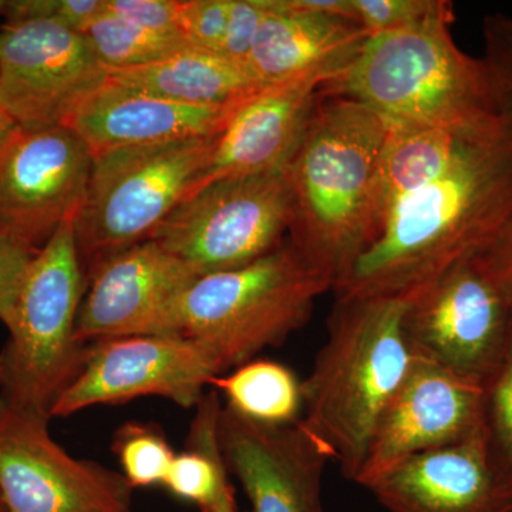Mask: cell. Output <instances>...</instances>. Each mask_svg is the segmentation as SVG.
Masks as SVG:
<instances>
[{
  "mask_svg": "<svg viewBox=\"0 0 512 512\" xmlns=\"http://www.w3.org/2000/svg\"><path fill=\"white\" fill-rule=\"evenodd\" d=\"M106 74L161 99L212 109L234 107L262 89L244 67L195 47L147 66L106 69Z\"/></svg>",
  "mask_w": 512,
  "mask_h": 512,
  "instance_id": "obj_21",
  "label": "cell"
},
{
  "mask_svg": "<svg viewBox=\"0 0 512 512\" xmlns=\"http://www.w3.org/2000/svg\"><path fill=\"white\" fill-rule=\"evenodd\" d=\"M0 512H8V510L5 508V505H0Z\"/></svg>",
  "mask_w": 512,
  "mask_h": 512,
  "instance_id": "obj_38",
  "label": "cell"
},
{
  "mask_svg": "<svg viewBox=\"0 0 512 512\" xmlns=\"http://www.w3.org/2000/svg\"><path fill=\"white\" fill-rule=\"evenodd\" d=\"M198 276L154 241L110 256L87 279L77 339L177 335L178 303Z\"/></svg>",
  "mask_w": 512,
  "mask_h": 512,
  "instance_id": "obj_15",
  "label": "cell"
},
{
  "mask_svg": "<svg viewBox=\"0 0 512 512\" xmlns=\"http://www.w3.org/2000/svg\"><path fill=\"white\" fill-rule=\"evenodd\" d=\"M215 137V136H214ZM214 137L119 148L93 157L82 210L74 220L84 276L151 235L197 188Z\"/></svg>",
  "mask_w": 512,
  "mask_h": 512,
  "instance_id": "obj_7",
  "label": "cell"
},
{
  "mask_svg": "<svg viewBox=\"0 0 512 512\" xmlns=\"http://www.w3.org/2000/svg\"><path fill=\"white\" fill-rule=\"evenodd\" d=\"M332 80L335 77L316 74L271 84L238 103L214 137L210 158L192 194L225 178L285 168L316 101Z\"/></svg>",
  "mask_w": 512,
  "mask_h": 512,
  "instance_id": "obj_17",
  "label": "cell"
},
{
  "mask_svg": "<svg viewBox=\"0 0 512 512\" xmlns=\"http://www.w3.org/2000/svg\"><path fill=\"white\" fill-rule=\"evenodd\" d=\"M106 12L107 0H8L5 18L8 23L53 19L83 33Z\"/></svg>",
  "mask_w": 512,
  "mask_h": 512,
  "instance_id": "obj_29",
  "label": "cell"
},
{
  "mask_svg": "<svg viewBox=\"0 0 512 512\" xmlns=\"http://www.w3.org/2000/svg\"><path fill=\"white\" fill-rule=\"evenodd\" d=\"M49 417L0 394V497L8 512H131L123 474L80 460L49 433Z\"/></svg>",
  "mask_w": 512,
  "mask_h": 512,
  "instance_id": "obj_10",
  "label": "cell"
},
{
  "mask_svg": "<svg viewBox=\"0 0 512 512\" xmlns=\"http://www.w3.org/2000/svg\"><path fill=\"white\" fill-rule=\"evenodd\" d=\"M512 238V123L474 130L436 180L399 198L336 299L412 301L451 268Z\"/></svg>",
  "mask_w": 512,
  "mask_h": 512,
  "instance_id": "obj_1",
  "label": "cell"
},
{
  "mask_svg": "<svg viewBox=\"0 0 512 512\" xmlns=\"http://www.w3.org/2000/svg\"><path fill=\"white\" fill-rule=\"evenodd\" d=\"M36 249L0 232V320L8 328L23 278L37 254Z\"/></svg>",
  "mask_w": 512,
  "mask_h": 512,
  "instance_id": "obj_31",
  "label": "cell"
},
{
  "mask_svg": "<svg viewBox=\"0 0 512 512\" xmlns=\"http://www.w3.org/2000/svg\"><path fill=\"white\" fill-rule=\"evenodd\" d=\"M111 450L131 488L163 485L175 453L163 430L153 423L128 421L116 431Z\"/></svg>",
  "mask_w": 512,
  "mask_h": 512,
  "instance_id": "obj_25",
  "label": "cell"
},
{
  "mask_svg": "<svg viewBox=\"0 0 512 512\" xmlns=\"http://www.w3.org/2000/svg\"><path fill=\"white\" fill-rule=\"evenodd\" d=\"M229 13L231 0H180L178 30L195 49L221 56Z\"/></svg>",
  "mask_w": 512,
  "mask_h": 512,
  "instance_id": "obj_28",
  "label": "cell"
},
{
  "mask_svg": "<svg viewBox=\"0 0 512 512\" xmlns=\"http://www.w3.org/2000/svg\"><path fill=\"white\" fill-rule=\"evenodd\" d=\"M234 107L174 103L107 77L70 110L62 124L96 156L119 148L217 136Z\"/></svg>",
  "mask_w": 512,
  "mask_h": 512,
  "instance_id": "obj_20",
  "label": "cell"
},
{
  "mask_svg": "<svg viewBox=\"0 0 512 512\" xmlns=\"http://www.w3.org/2000/svg\"><path fill=\"white\" fill-rule=\"evenodd\" d=\"M83 35L104 69H130L160 62L192 47L184 37L158 35L104 13Z\"/></svg>",
  "mask_w": 512,
  "mask_h": 512,
  "instance_id": "obj_24",
  "label": "cell"
},
{
  "mask_svg": "<svg viewBox=\"0 0 512 512\" xmlns=\"http://www.w3.org/2000/svg\"><path fill=\"white\" fill-rule=\"evenodd\" d=\"M0 505H3L2 497H0Z\"/></svg>",
  "mask_w": 512,
  "mask_h": 512,
  "instance_id": "obj_39",
  "label": "cell"
},
{
  "mask_svg": "<svg viewBox=\"0 0 512 512\" xmlns=\"http://www.w3.org/2000/svg\"><path fill=\"white\" fill-rule=\"evenodd\" d=\"M367 490L387 512H512V490L495 470L485 426L407 458Z\"/></svg>",
  "mask_w": 512,
  "mask_h": 512,
  "instance_id": "obj_18",
  "label": "cell"
},
{
  "mask_svg": "<svg viewBox=\"0 0 512 512\" xmlns=\"http://www.w3.org/2000/svg\"><path fill=\"white\" fill-rule=\"evenodd\" d=\"M6 6H8V0H0V15H5Z\"/></svg>",
  "mask_w": 512,
  "mask_h": 512,
  "instance_id": "obj_36",
  "label": "cell"
},
{
  "mask_svg": "<svg viewBox=\"0 0 512 512\" xmlns=\"http://www.w3.org/2000/svg\"><path fill=\"white\" fill-rule=\"evenodd\" d=\"M0 106L5 109V104H3V96H2V86H0Z\"/></svg>",
  "mask_w": 512,
  "mask_h": 512,
  "instance_id": "obj_37",
  "label": "cell"
},
{
  "mask_svg": "<svg viewBox=\"0 0 512 512\" xmlns=\"http://www.w3.org/2000/svg\"><path fill=\"white\" fill-rule=\"evenodd\" d=\"M210 512H239L237 500H235V490L231 483H228L227 487L222 490L217 504Z\"/></svg>",
  "mask_w": 512,
  "mask_h": 512,
  "instance_id": "obj_35",
  "label": "cell"
},
{
  "mask_svg": "<svg viewBox=\"0 0 512 512\" xmlns=\"http://www.w3.org/2000/svg\"><path fill=\"white\" fill-rule=\"evenodd\" d=\"M222 373L217 357L185 336L101 340L89 346L82 373L57 400L50 417L64 419L99 404L117 406L150 396L191 409Z\"/></svg>",
  "mask_w": 512,
  "mask_h": 512,
  "instance_id": "obj_11",
  "label": "cell"
},
{
  "mask_svg": "<svg viewBox=\"0 0 512 512\" xmlns=\"http://www.w3.org/2000/svg\"><path fill=\"white\" fill-rule=\"evenodd\" d=\"M218 441L251 512H323V473L330 457L299 421L259 423L222 406Z\"/></svg>",
  "mask_w": 512,
  "mask_h": 512,
  "instance_id": "obj_16",
  "label": "cell"
},
{
  "mask_svg": "<svg viewBox=\"0 0 512 512\" xmlns=\"http://www.w3.org/2000/svg\"><path fill=\"white\" fill-rule=\"evenodd\" d=\"M484 32V63L493 82L498 113L512 123V20L488 18Z\"/></svg>",
  "mask_w": 512,
  "mask_h": 512,
  "instance_id": "obj_30",
  "label": "cell"
},
{
  "mask_svg": "<svg viewBox=\"0 0 512 512\" xmlns=\"http://www.w3.org/2000/svg\"><path fill=\"white\" fill-rule=\"evenodd\" d=\"M178 10L180 0H107V13L158 35L181 36Z\"/></svg>",
  "mask_w": 512,
  "mask_h": 512,
  "instance_id": "obj_33",
  "label": "cell"
},
{
  "mask_svg": "<svg viewBox=\"0 0 512 512\" xmlns=\"http://www.w3.org/2000/svg\"><path fill=\"white\" fill-rule=\"evenodd\" d=\"M265 13V0H231L227 36L221 56L244 67L247 72L249 53Z\"/></svg>",
  "mask_w": 512,
  "mask_h": 512,
  "instance_id": "obj_32",
  "label": "cell"
},
{
  "mask_svg": "<svg viewBox=\"0 0 512 512\" xmlns=\"http://www.w3.org/2000/svg\"><path fill=\"white\" fill-rule=\"evenodd\" d=\"M247 69L262 87L302 77H339L370 33L356 20L306 8L301 0H265Z\"/></svg>",
  "mask_w": 512,
  "mask_h": 512,
  "instance_id": "obj_19",
  "label": "cell"
},
{
  "mask_svg": "<svg viewBox=\"0 0 512 512\" xmlns=\"http://www.w3.org/2000/svg\"><path fill=\"white\" fill-rule=\"evenodd\" d=\"M396 298L336 299L329 335L302 382L299 423L356 483L380 417L414 360Z\"/></svg>",
  "mask_w": 512,
  "mask_h": 512,
  "instance_id": "obj_3",
  "label": "cell"
},
{
  "mask_svg": "<svg viewBox=\"0 0 512 512\" xmlns=\"http://www.w3.org/2000/svg\"><path fill=\"white\" fill-rule=\"evenodd\" d=\"M92 164L63 124L20 126L0 153V232L40 251L82 210Z\"/></svg>",
  "mask_w": 512,
  "mask_h": 512,
  "instance_id": "obj_12",
  "label": "cell"
},
{
  "mask_svg": "<svg viewBox=\"0 0 512 512\" xmlns=\"http://www.w3.org/2000/svg\"><path fill=\"white\" fill-rule=\"evenodd\" d=\"M291 221L285 167L207 185L178 205L150 241L200 278L241 268L281 247Z\"/></svg>",
  "mask_w": 512,
  "mask_h": 512,
  "instance_id": "obj_9",
  "label": "cell"
},
{
  "mask_svg": "<svg viewBox=\"0 0 512 512\" xmlns=\"http://www.w3.org/2000/svg\"><path fill=\"white\" fill-rule=\"evenodd\" d=\"M451 22L375 33L325 87L409 126L466 128L498 116L484 60L458 49Z\"/></svg>",
  "mask_w": 512,
  "mask_h": 512,
  "instance_id": "obj_4",
  "label": "cell"
},
{
  "mask_svg": "<svg viewBox=\"0 0 512 512\" xmlns=\"http://www.w3.org/2000/svg\"><path fill=\"white\" fill-rule=\"evenodd\" d=\"M485 121L466 128L409 126L390 121L392 127L380 167L382 222L399 198L443 174L466 146L474 130Z\"/></svg>",
  "mask_w": 512,
  "mask_h": 512,
  "instance_id": "obj_22",
  "label": "cell"
},
{
  "mask_svg": "<svg viewBox=\"0 0 512 512\" xmlns=\"http://www.w3.org/2000/svg\"><path fill=\"white\" fill-rule=\"evenodd\" d=\"M485 387L414 355L377 423L356 483L370 487L417 454L453 446L483 429Z\"/></svg>",
  "mask_w": 512,
  "mask_h": 512,
  "instance_id": "obj_14",
  "label": "cell"
},
{
  "mask_svg": "<svg viewBox=\"0 0 512 512\" xmlns=\"http://www.w3.org/2000/svg\"><path fill=\"white\" fill-rule=\"evenodd\" d=\"M352 15L370 33L453 22V3L444 0H350Z\"/></svg>",
  "mask_w": 512,
  "mask_h": 512,
  "instance_id": "obj_27",
  "label": "cell"
},
{
  "mask_svg": "<svg viewBox=\"0 0 512 512\" xmlns=\"http://www.w3.org/2000/svg\"><path fill=\"white\" fill-rule=\"evenodd\" d=\"M484 423L495 470L512 490V328L503 365L485 389Z\"/></svg>",
  "mask_w": 512,
  "mask_h": 512,
  "instance_id": "obj_26",
  "label": "cell"
},
{
  "mask_svg": "<svg viewBox=\"0 0 512 512\" xmlns=\"http://www.w3.org/2000/svg\"><path fill=\"white\" fill-rule=\"evenodd\" d=\"M20 123L8 110L0 106V153L8 146L9 141L18 133Z\"/></svg>",
  "mask_w": 512,
  "mask_h": 512,
  "instance_id": "obj_34",
  "label": "cell"
},
{
  "mask_svg": "<svg viewBox=\"0 0 512 512\" xmlns=\"http://www.w3.org/2000/svg\"><path fill=\"white\" fill-rule=\"evenodd\" d=\"M211 386L224 394L225 406L248 419L278 426L301 420L302 382L282 363L251 360L215 377Z\"/></svg>",
  "mask_w": 512,
  "mask_h": 512,
  "instance_id": "obj_23",
  "label": "cell"
},
{
  "mask_svg": "<svg viewBox=\"0 0 512 512\" xmlns=\"http://www.w3.org/2000/svg\"><path fill=\"white\" fill-rule=\"evenodd\" d=\"M106 80L86 36L57 20H23L0 30L3 104L20 126L62 124Z\"/></svg>",
  "mask_w": 512,
  "mask_h": 512,
  "instance_id": "obj_13",
  "label": "cell"
},
{
  "mask_svg": "<svg viewBox=\"0 0 512 512\" xmlns=\"http://www.w3.org/2000/svg\"><path fill=\"white\" fill-rule=\"evenodd\" d=\"M390 127L365 104L323 89L286 165L289 244L332 291L379 234L380 167Z\"/></svg>",
  "mask_w": 512,
  "mask_h": 512,
  "instance_id": "obj_2",
  "label": "cell"
},
{
  "mask_svg": "<svg viewBox=\"0 0 512 512\" xmlns=\"http://www.w3.org/2000/svg\"><path fill=\"white\" fill-rule=\"evenodd\" d=\"M512 328V238L451 268L414 296L404 332L414 355L487 389Z\"/></svg>",
  "mask_w": 512,
  "mask_h": 512,
  "instance_id": "obj_8",
  "label": "cell"
},
{
  "mask_svg": "<svg viewBox=\"0 0 512 512\" xmlns=\"http://www.w3.org/2000/svg\"><path fill=\"white\" fill-rule=\"evenodd\" d=\"M329 289L288 241L251 264L195 279L178 303L175 330L210 350L225 373L284 345Z\"/></svg>",
  "mask_w": 512,
  "mask_h": 512,
  "instance_id": "obj_5",
  "label": "cell"
},
{
  "mask_svg": "<svg viewBox=\"0 0 512 512\" xmlns=\"http://www.w3.org/2000/svg\"><path fill=\"white\" fill-rule=\"evenodd\" d=\"M84 292L74 221H67L37 252L19 289L0 353V387L9 402L52 419L89 352L76 335Z\"/></svg>",
  "mask_w": 512,
  "mask_h": 512,
  "instance_id": "obj_6",
  "label": "cell"
}]
</instances>
